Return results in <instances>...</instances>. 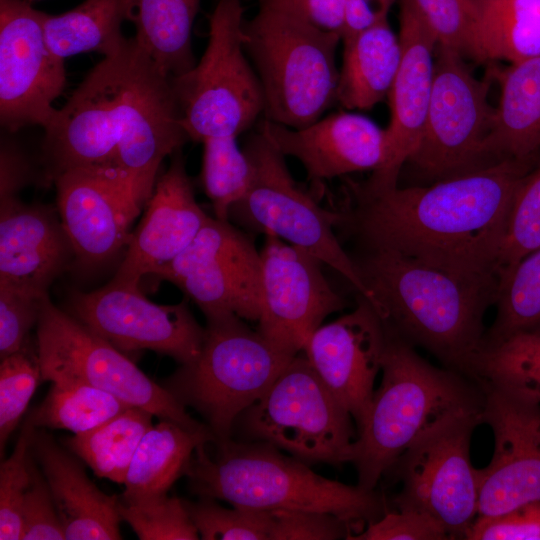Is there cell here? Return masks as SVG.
<instances>
[{"label": "cell", "instance_id": "obj_1", "mask_svg": "<svg viewBox=\"0 0 540 540\" xmlns=\"http://www.w3.org/2000/svg\"><path fill=\"white\" fill-rule=\"evenodd\" d=\"M537 159H504L429 186L350 182L335 228L361 250L396 252L433 266L497 277L515 192ZM499 283V282H498Z\"/></svg>", "mask_w": 540, "mask_h": 540}, {"label": "cell", "instance_id": "obj_2", "mask_svg": "<svg viewBox=\"0 0 540 540\" xmlns=\"http://www.w3.org/2000/svg\"><path fill=\"white\" fill-rule=\"evenodd\" d=\"M54 179L95 169L123 179L145 204L158 169L189 140L172 81L134 38L104 56L44 127Z\"/></svg>", "mask_w": 540, "mask_h": 540}, {"label": "cell", "instance_id": "obj_3", "mask_svg": "<svg viewBox=\"0 0 540 540\" xmlns=\"http://www.w3.org/2000/svg\"><path fill=\"white\" fill-rule=\"evenodd\" d=\"M385 329L470 378L498 279L433 266L384 250L352 256Z\"/></svg>", "mask_w": 540, "mask_h": 540}, {"label": "cell", "instance_id": "obj_4", "mask_svg": "<svg viewBox=\"0 0 540 540\" xmlns=\"http://www.w3.org/2000/svg\"><path fill=\"white\" fill-rule=\"evenodd\" d=\"M185 476L188 488L199 498L232 506L329 513L346 521L353 535L386 512L375 490L323 477L309 464L264 442L231 437L202 443Z\"/></svg>", "mask_w": 540, "mask_h": 540}, {"label": "cell", "instance_id": "obj_5", "mask_svg": "<svg viewBox=\"0 0 540 540\" xmlns=\"http://www.w3.org/2000/svg\"><path fill=\"white\" fill-rule=\"evenodd\" d=\"M381 384L374 391L353 444L351 463L360 487L375 490L381 477L423 433L448 415L483 409L478 382L423 359L414 346L386 330Z\"/></svg>", "mask_w": 540, "mask_h": 540}, {"label": "cell", "instance_id": "obj_6", "mask_svg": "<svg viewBox=\"0 0 540 540\" xmlns=\"http://www.w3.org/2000/svg\"><path fill=\"white\" fill-rule=\"evenodd\" d=\"M341 38L325 32L277 5L259 1L244 22L243 44L264 94L263 118L303 128L337 101Z\"/></svg>", "mask_w": 540, "mask_h": 540}, {"label": "cell", "instance_id": "obj_7", "mask_svg": "<svg viewBox=\"0 0 540 540\" xmlns=\"http://www.w3.org/2000/svg\"><path fill=\"white\" fill-rule=\"evenodd\" d=\"M295 356L237 315L212 317L207 319L197 359L181 365L162 385L205 419L216 440H225L232 437L237 418L265 394Z\"/></svg>", "mask_w": 540, "mask_h": 540}, {"label": "cell", "instance_id": "obj_8", "mask_svg": "<svg viewBox=\"0 0 540 540\" xmlns=\"http://www.w3.org/2000/svg\"><path fill=\"white\" fill-rule=\"evenodd\" d=\"M241 0H219L207 47L193 68L171 78L188 138L238 137L264 113V94L245 56Z\"/></svg>", "mask_w": 540, "mask_h": 540}, {"label": "cell", "instance_id": "obj_9", "mask_svg": "<svg viewBox=\"0 0 540 540\" xmlns=\"http://www.w3.org/2000/svg\"><path fill=\"white\" fill-rule=\"evenodd\" d=\"M353 418L298 353L236 420L240 440L268 443L307 464L351 462Z\"/></svg>", "mask_w": 540, "mask_h": 540}, {"label": "cell", "instance_id": "obj_10", "mask_svg": "<svg viewBox=\"0 0 540 540\" xmlns=\"http://www.w3.org/2000/svg\"><path fill=\"white\" fill-rule=\"evenodd\" d=\"M243 149L253 166V180L246 195L231 208L229 220L311 253L375 307L373 294L335 232L336 210L321 207L298 185L285 156L258 129L248 136Z\"/></svg>", "mask_w": 540, "mask_h": 540}, {"label": "cell", "instance_id": "obj_11", "mask_svg": "<svg viewBox=\"0 0 540 540\" xmlns=\"http://www.w3.org/2000/svg\"><path fill=\"white\" fill-rule=\"evenodd\" d=\"M36 326L42 380L87 384L160 420L189 429L208 427L192 418L174 395L151 380L121 350L57 308L48 295L42 300Z\"/></svg>", "mask_w": 540, "mask_h": 540}, {"label": "cell", "instance_id": "obj_12", "mask_svg": "<svg viewBox=\"0 0 540 540\" xmlns=\"http://www.w3.org/2000/svg\"><path fill=\"white\" fill-rule=\"evenodd\" d=\"M463 56L450 47L435 49L424 128L408 160L431 184L496 163L486 151L495 110L488 99L493 78L489 72L475 77Z\"/></svg>", "mask_w": 540, "mask_h": 540}, {"label": "cell", "instance_id": "obj_13", "mask_svg": "<svg viewBox=\"0 0 540 540\" xmlns=\"http://www.w3.org/2000/svg\"><path fill=\"white\" fill-rule=\"evenodd\" d=\"M483 409L446 416L423 433L393 466L402 489L397 509L425 512L438 520L452 539H465L478 514V469L470 458L474 429Z\"/></svg>", "mask_w": 540, "mask_h": 540}, {"label": "cell", "instance_id": "obj_14", "mask_svg": "<svg viewBox=\"0 0 540 540\" xmlns=\"http://www.w3.org/2000/svg\"><path fill=\"white\" fill-rule=\"evenodd\" d=\"M154 276L176 285L207 319L228 314L259 319L260 251L229 220L209 217L192 243Z\"/></svg>", "mask_w": 540, "mask_h": 540}, {"label": "cell", "instance_id": "obj_15", "mask_svg": "<svg viewBox=\"0 0 540 540\" xmlns=\"http://www.w3.org/2000/svg\"><path fill=\"white\" fill-rule=\"evenodd\" d=\"M70 308L73 317L122 352L152 350L183 365L196 360L203 346L205 328L185 302L156 304L139 285L112 279L100 289L73 294Z\"/></svg>", "mask_w": 540, "mask_h": 540}, {"label": "cell", "instance_id": "obj_16", "mask_svg": "<svg viewBox=\"0 0 540 540\" xmlns=\"http://www.w3.org/2000/svg\"><path fill=\"white\" fill-rule=\"evenodd\" d=\"M258 328L273 345L297 355L323 320L347 306L329 284L323 262L276 236L265 235Z\"/></svg>", "mask_w": 540, "mask_h": 540}, {"label": "cell", "instance_id": "obj_17", "mask_svg": "<svg viewBox=\"0 0 540 540\" xmlns=\"http://www.w3.org/2000/svg\"><path fill=\"white\" fill-rule=\"evenodd\" d=\"M44 16L23 0H0V120L10 131L46 127L65 87L64 59L47 45Z\"/></svg>", "mask_w": 540, "mask_h": 540}, {"label": "cell", "instance_id": "obj_18", "mask_svg": "<svg viewBox=\"0 0 540 540\" xmlns=\"http://www.w3.org/2000/svg\"><path fill=\"white\" fill-rule=\"evenodd\" d=\"M479 384L482 421L492 430L494 450L489 464L478 469L477 516H492L540 500V405Z\"/></svg>", "mask_w": 540, "mask_h": 540}, {"label": "cell", "instance_id": "obj_19", "mask_svg": "<svg viewBox=\"0 0 540 540\" xmlns=\"http://www.w3.org/2000/svg\"><path fill=\"white\" fill-rule=\"evenodd\" d=\"M386 339L381 318L359 296L353 311L317 328L302 351L322 382L350 413L357 432L369 411Z\"/></svg>", "mask_w": 540, "mask_h": 540}, {"label": "cell", "instance_id": "obj_20", "mask_svg": "<svg viewBox=\"0 0 540 540\" xmlns=\"http://www.w3.org/2000/svg\"><path fill=\"white\" fill-rule=\"evenodd\" d=\"M53 180L62 226L83 262L105 261L128 244L144 203L125 181L94 169L67 170Z\"/></svg>", "mask_w": 540, "mask_h": 540}, {"label": "cell", "instance_id": "obj_21", "mask_svg": "<svg viewBox=\"0 0 540 540\" xmlns=\"http://www.w3.org/2000/svg\"><path fill=\"white\" fill-rule=\"evenodd\" d=\"M401 61L388 94L390 122L385 129L383 166L365 180L379 188L398 185L402 167L416 150L429 107L437 40L405 0H400Z\"/></svg>", "mask_w": 540, "mask_h": 540}, {"label": "cell", "instance_id": "obj_22", "mask_svg": "<svg viewBox=\"0 0 540 540\" xmlns=\"http://www.w3.org/2000/svg\"><path fill=\"white\" fill-rule=\"evenodd\" d=\"M157 179L146 211L130 236L127 251L113 280L140 285L176 259L195 239L208 216L197 203L181 149L172 154Z\"/></svg>", "mask_w": 540, "mask_h": 540}, {"label": "cell", "instance_id": "obj_23", "mask_svg": "<svg viewBox=\"0 0 540 540\" xmlns=\"http://www.w3.org/2000/svg\"><path fill=\"white\" fill-rule=\"evenodd\" d=\"M284 156L296 158L316 186L328 179L380 169L385 129L356 113L340 111L299 129L263 118L257 128Z\"/></svg>", "mask_w": 540, "mask_h": 540}, {"label": "cell", "instance_id": "obj_24", "mask_svg": "<svg viewBox=\"0 0 540 540\" xmlns=\"http://www.w3.org/2000/svg\"><path fill=\"white\" fill-rule=\"evenodd\" d=\"M0 285L46 295L73 248L53 213L1 197Z\"/></svg>", "mask_w": 540, "mask_h": 540}, {"label": "cell", "instance_id": "obj_25", "mask_svg": "<svg viewBox=\"0 0 540 540\" xmlns=\"http://www.w3.org/2000/svg\"><path fill=\"white\" fill-rule=\"evenodd\" d=\"M32 453L39 464L67 540L121 539L119 496L102 492L82 464L44 431H34Z\"/></svg>", "mask_w": 540, "mask_h": 540}, {"label": "cell", "instance_id": "obj_26", "mask_svg": "<svg viewBox=\"0 0 540 540\" xmlns=\"http://www.w3.org/2000/svg\"><path fill=\"white\" fill-rule=\"evenodd\" d=\"M500 87L486 151L497 162L540 156V57L488 71Z\"/></svg>", "mask_w": 540, "mask_h": 540}, {"label": "cell", "instance_id": "obj_27", "mask_svg": "<svg viewBox=\"0 0 540 540\" xmlns=\"http://www.w3.org/2000/svg\"><path fill=\"white\" fill-rule=\"evenodd\" d=\"M377 17L363 31L342 39L337 102L347 109L367 110L388 97L401 61L399 36L388 13L395 0H377Z\"/></svg>", "mask_w": 540, "mask_h": 540}, {"label": "cell", "instance_id": "obj_28", "mask_svg": "<svg viewBox=\"0 0 540 540\" xmlns=\"http://www.w3.org/2000/svg\"><path fill=\"white\" fill-rule=\"evenodd\" d=\"M465 55L512 63L540 57V0H472Z\"/></svg>", "mask_w": 540, "mask_h": 540}, {"label": "cell", "instance_id": "obj_29", "mask_svg": "<svg viewBox=\"0 0 540 540\" xmlns=\"http://www.w3.org/2000/svg\"><path fill=\"white\" fill-rule=\"evenodd\" d=\"M216 440L211 430L189 429L169 420H160L143 436L130 463L125 499L167 494L178 478L185 475L196 448Z\"/></svg>", "mask_w": 540, "mask_h": 540}, {"label": "cell", "instance_id": "obj_30", "mask_svg": "<svg viewBox=\"0 0 540 540\" xmlns=\"http://www.w3.org/2000/svg\"><path fill=\"white\" fill-rule=\"evenodd\" d=\"M200 0H122L124 20L136 30L134 39L170 78L196 64L191 30Z\"/></svg>", "mask_w": 540, "mask_h": 540}, {"label": "cell", "instance_id": "obj_31", "mask_svg": "<svg viewBox=\"0 0 540 540\" xmlns=\"http://www.w3.org/2000/svg\"><path fill=\"white\" fill-rule=\"evenodd\" d=\"M122 0H85L60 15L44 16L48 47L59 58L96 51L104 56L124 41Z\"/></svg>", "mask_w": 540, "mask_h": 540}, {"label": "cell", "instance_id": "obj_32", "mask_svg": "<svg viewBox=\"0 0 540 540\" xmlns=\"http://www.w3.org/2000/svg\"><path fill=\"white\" fill-rule=\"evenodd\" d=\"M152 417L145 409L128 407L101 426L74 434L64 443L98 477L124 484L137 447L153 426Z\"/></svg>", "mask_w": 540, "mask_h": 540}, {"label": "cell", "instance_id": "obj_33", "mask_svg": "<svg viewBox=\"0 0 540 540\" xmlns=\"http://www.w3.org/2000/svg\"><path fill=\"white\" fill-rule=\"evenodd\" d=\"M470 378L540 405V329L484 345Z\"/></svg>", "mask_w": 540, "mask_h": 540}, {"label": "cell", "instance_id": "obj_34", "mask_svg": "<svg viewBox=\"0 0 540 540\" xmlns=\"http://www.w3.org/2000/svg\"><path fill=\"white\" fill-rule=\"evenodd\" d=\"M52 384L43 402L27 417L37 429H64L82 434L108 422L128 407H133L87 384Z\"/></svg>", "mask_w": 540, "mask_h": 540}, {"label": "cell", "instance_id": "obj_35", "mask_svg": "<svg viewBox=\"0 0 540 540\" xmlns=\"http://www.w3.org/2000/svg\"><path fill=\"white\" fill-rule=\"evenodd\" d=\"M495 305L496 317L485 333L484 345L540 329V247L522 257L499 281Z\"/></svg>", "mask_w": 540, "mask_h": 540}, {"label": "cell", "instance_id": "obj_36", "mask_svg": "<svg viewBox=\"0 0 540 540\" xmlns=\"http://www.w3.org/2000/svg\"><path fill=\"white\" fill-rule=\"evenodd\" d=\"M201 181L214 217L229 220L231 208L248 192L253 166L237 137L208 138L203 142Z\"/></svg>", "mask_w": 540, "mask_h": 540}, {"label": "cell", "instance_id": "obj_37", "mask_svg": "<svg viewBox=\"0 0 540 540\" xmlns=\"http://www.w3.org/2000/svg\"><path fill=\"white\" fill-rule=\"evenodd\" d=\"M539 247L540 156L515 192L496 264L498 282L522 257Z\"/></svg>", "mask_w": 540, "mask_h": 540}, {"label": "cell", "instance_id": "obj_38", "mask_svg": "<svg viewBox=\"0 0 540 540\" xmlns=\"http://www.w3.org/2000/svg\"><path fill=\"white\" fill-rule=\"evenodd\" d=\"M119 513L141 540H197L200 535L183 499L167 494L125 499Z\"/></svg>", "mask_w": 540, "mask_h": 540}, {"label": "cell", "instance_id": "obj_39", "mask_svg": "<svg viewBox=\"0 0 540 540\" xmlns=\"http://www.w3.org/2000/svg\"><path fill=\"white\" fill-rule=\"evenodd\" d=\"M184 502L200 539L271 540V509L247 506L226 508L212 498Z\"/></svg>", "mask_w": 540, "mask_h": 540}, {"label": "cell", "instance_id": "obj_40", "mask_svg": "<svg viewBox=\"0 0 540 540\" xmlns=\"http://www.w3.org/2000/svg\"><path fill=\"white\" fill-rule=\"evenodd\" d=\"M36 427L24 422L12 454L0 465V539H22V504L31 482L32 437Z\"/></svg>", "mask_w": 540, "mask_h": 540}, {"label": "cell", "instance_id": "obj_41", "mask_svg": "<svg viewBox=\"0 0 540 540\" xmlns=\"http://www.w3.org/2000/svg\"><path fill=\"white\" fill-rule=\"evenodd\" d=\"M42 380L37 353L33 355L24 346L19 351L1 359L0 364V452Z\"/></svg>", "mask_w": 540, "mask_h": 540}, {"label": "cell", "instance_id": "obj_42", "mask_svg": "<svg viewBox=\"0 0 540 540\" xmlns=\"http://www.w3.org/2000/svg\"><path fill=\"white\" fill-rule=\"evenodd\" d=\"M434 34L437 44L466 53L472 0H405Z\"/></svg>", "mask_w": 540, "mask_h": 540}, {"label": "cell", "instance_id": "obj_43", "mask_svg": "<svg viewBox=\"0 0 540 540\" xmlns=\"http://www.w3.org/2000/svg\"><path fill=\"white\" fill-rule=\"evenodd\" d=\"M33 455V453H32ZM31 460V482L22 504L23 540H63L65 532L42 470Z\"/></svg>", "mask_w": 540, "mask_h": 540}, {"label": "cell", "instance_id": "obj_44", "mask_svg": "<svg viewBox=\"0 0 540 540\" xmlns=\"http://www.w3.org/2000/svg\"><path fill=\"white\" fill-rule=\"evenodd\" d=\"M46 295L0 285L1 359L25 346L27 334L37 324L41 303Z\"/></svg>", "mask_w": 540, "mask_h": 540}, {"label": "cell", "instance_id": "obj_45", "mask_svg": "<svg viewBox=\"0 0 540 540\" xmlns=\"http://www.w3.org/2000/svg\"><path fill=\"white\" fill-rule=\"evenodd\" d=\"M271 540L349 539L352 527L341 518L323 512L299 509H271Z\"/></svg>", "mask_w": 540, "mask_h": 540}, {"label": "cell", "instance_id": "obj_46", "mask_svg": "<svg viewBox=\"0 0 540 540\" xmlns=\"http://www.w3.org/2000/svg\"><path fill=\"white\" fill-rule=\"evenodd\" d=\"M351 540H449L448 530L431 515L412 509L385 512Z\"/></svg>", "mask_w": 540, "mask_h": 540}, {"label": "cell", "instance_id": "obj_47", "mask_svg": "<svg viewBox=\"0 0 540 540\" xmlns=\"http://www.w3.org/2000/svg\"><path fill=\"white\" fill-rule=\"evenodd\" d=\"M466 540H540V500L520 505L508 512L477 516Z\"/></svg>", "mask_w": 540, "mask_h": 540}, {"label": "cell", "instance_id": "obj_48", "mask_svg": "<svg viewBox=\"0 0 540 540\" xmlns=\"http://www.w3.org/2000/svg\"><path fill=\"white\" fill-rule=\"evenodd\" d=\"M282 7L325 32L342 35L347 0H258Z\"/></svg>", "mask_w": 540, "mask_h": 540}, {"label": "cell", "instance_id": "obj_49", "mask_svg": "<svg viewBox=\"0 0 540 540\" xmlns=\"http://www.w3.org/2000/svg\"><path fill=\"white\" fill-rule=\"evenodd\" d=\"M376 17L377 8L372 9L369 0H347L341 40L368 28Z\"/></svg>", "mask_w": 540, "mask_h": 540}, {"label": "cell", "instance_id": "obj_50", "mask_svg": "<svg viewBox=\"0 0 540 540\" xmlns=\"http://www.w3.org/2000/svg\"><path fill=\"white\" fill-rule=\"evenodd\" d=\"M538 429H539V433H540V413H539V420H538Z\"/></svg>", "mask_w": 540, "mask_h": 540}]
</instances>
